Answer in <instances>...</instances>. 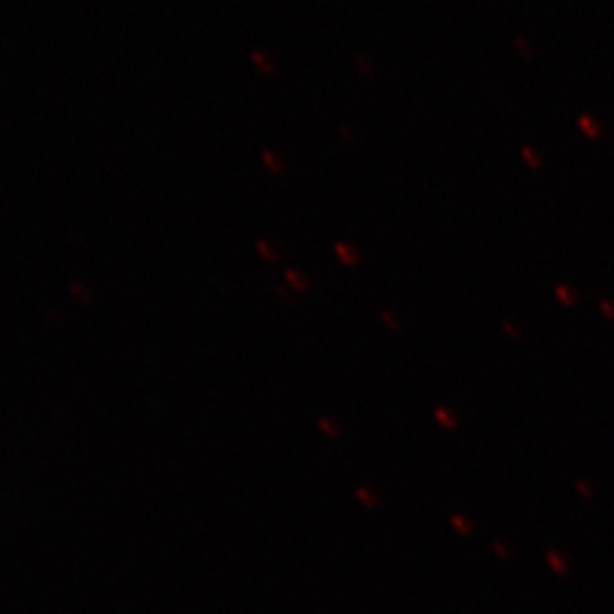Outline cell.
I'll return each instance as SVG.
<instances>
[{
	"label": "cell",
	"mask_w": 614,
	"mask_h": 614,
	"mask_svg": "<svg viewBox=\"0 0 614 614\" xmlns=\"http://www.w3.org/2000/svg\"><path fill=\"white\" fill-rule=\"evenodd\" d=\"M285 279L288 280V283H290L292 287L297 288V290H304V288H307V285H309L306 277L302 275L301 272H295V270H287V272H285Z\"/></svg>",
	"instance_id": "cell-3"
},
{
	"label": "cell",
	"mask_w": 614,
	"mask_h": 614,
	"mask_svg": "<svg viewBox=\"0 0 614 614\" xmlns=\"http://www.w3.org/2000/svg\"><path fill=\"white\" fill-rule=\"evenodd\" d=\"M335 250H336V254H338L339 261H342L343 265L353 266L358 261L357 251L353 250V248L350 246V244H343V243L342 244H336Z\"/></svg>",
	"instance_id": "cell-2"
},
{
	"label": "cell",
	"mask_w": 614,
	"mask_h": 614,
	"mask_svg": "<svg viewBox=\"0 0 614 614\" xmlns=\"http://www.w3.org/2000/svg\"><path fill=\"white\" fill-rule=\"evenodd\" d=\"M258 251H259V254L266 259V261H277V258H279V253H277L275 246L270 243H266V241H259Z\"/></svg>",
	"instance_id": "cell-5"
},
{
	"label": "cell",
	"mask_w": 614,
	"mask_h": 614,
	"mask_svg": "<svg viewBox=\"0 0 614 614\" xmlns=\"http://www.w3.org/2000/svg\"><path fill=\"white\" fill-rule=\"evenodd\" d=\"M251 60H253L254 67L261 72L263 75H272L275 72V62L270 55H266L265 51L261 50H254L251 53Z\"/></svg>",
	"instance_id": "cell-1"
},
{
	"label": "cell",
	"mask_w": 614,
	"mask_h": 614,
	"mask_svg": "<svg viewBox=\"0 0 614 614\" xmlns=\"http://www.w3.org/2000/svg\"><path fill=\"white\" fill-rule=\"evenodd\" d=\"M263 162H265V166L268 167L270 171H272V173H280L281 169H283V162H281L280 160V157L277 156V154H272V152H265L263 154Z\"/></svg>",
	"instance_id": "cell-4"
}]
</instances>
